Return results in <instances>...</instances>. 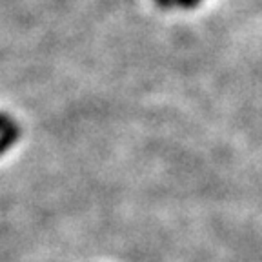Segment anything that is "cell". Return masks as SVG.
<instances>
[{
  "label": "cell",
  "instance_id": "6da1fadb",
  "mask_svg": "<svg viewBox=\"0 0 262 262\" xmlns=\"http://www.w3.org/2000/svg\"><path fill=\"white\" fill-rule=\"evenodd\" d=\"M18 135H20V133H18V126L9 119L8 115H2V140H0V146H2L0 149H2V153H4L13 142L18 140Z\"/></svg>",
  "mask_w": 262,
  "mask_h": 262
}]
</instances>
